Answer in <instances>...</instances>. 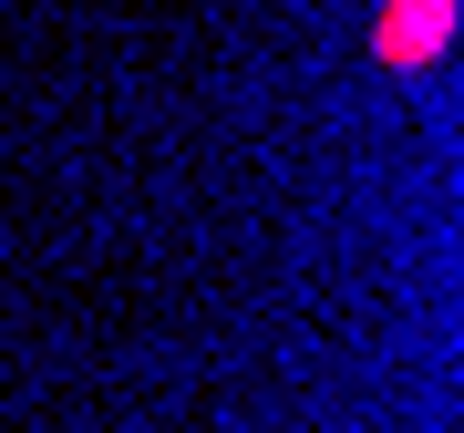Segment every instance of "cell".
I'll use <instances>...</instances> for the list:
<instances>
[{
    "label": "cell",
    "instance_id": "1",
    "mask_svg": "<svg viewBox=\"0 0 464 433\" xmlns=\"http://www.w3.org/2000/svg\"><path fill=\"white\" fill-rule=\"evenodd\" d=\"M444 42H454V0H382V21H372V63L382 72H433Z\"/></svg>",
    "mask_w": 464,
    "mask_h": 433
}]
</instances>
